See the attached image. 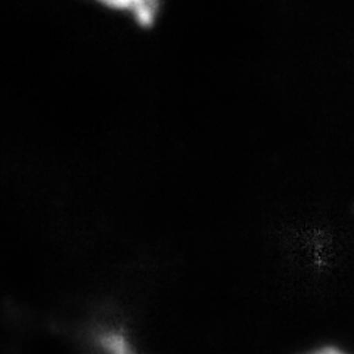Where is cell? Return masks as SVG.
Segmentation results:
<instances>
[{"label": "cell", "instance_id": "6da1fadb", "mask_svg": "<svg viewBox=\"0 0 354 354\" xmlns=\"http://www.w3.org/2000/svg\"><path fill=\"white\" fill-rule=\"evenodd\" d=\"M97 2L111 9L131 14L140 24H151L158 8V0H97Z\"/></svg>", "mask_w": 354, "mask_h": 354}, {"label": "cell", "instance_id": "7a4b0ae2", "mask_svg": "<svg viewBox=\"0 0 354 354\" xmlns=\"http://www.w3.org/2000/svg\"><path fill=\"white\" fill-rule=\"evenodd\" d=\"M96 346L104 354H139L133 348L124 332L117 328H101L95 334Z\"/></svg>", "mask_w": 354, "mask_h": 354}, {"label": "cell", "instance_id": "3957f363", "mask_svg": "<svg viewBox=\"0 0 354 354\" xmlns=\"http://www.w3.org/2000/svg\"><path fill=\"white\" fill-rule=\"evenodd\" d=\"M312 354H346V353H342V351L338 350V348L326 347V348H322V350H319V351H315V353H312Z\"/></svg>", "mask_w": 354, "mask_h": 354}]
</instances>
